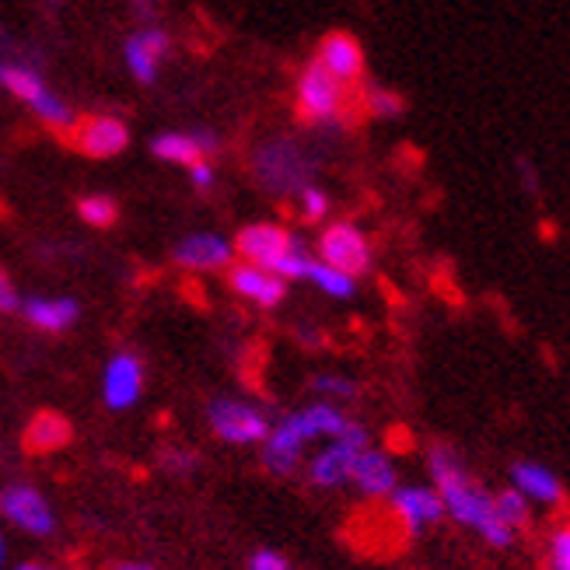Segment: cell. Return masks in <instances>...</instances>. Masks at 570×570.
I'll use <instances>...</instances> for the list:
<instances>
[{"instance_id":"obj_3","label":"cell","mask_w":570,"mask_h":570,"mask_svg":"<svg viewBox=\"0 0 570 570\" xmlns=\"http://www.w3.org/2000/svg\"><path fill=\"white\" fill-rule=\"evenodd\" d=\"M235 253L242 263L263 266L287 284L308 281V269L315 263V253L308 249V245L291 228L277 225V220H256V225H245L235 235Z\"/></svg>"},{"instance_id":"obj_11","label":"cell","mask_w":570,"mask_h":570,"mask_svg":"<svg viewBox=\"0 0 570 570\" xmlns=\"http://www.w3.org/2000/svg\"><path fill=\"white\" fill-rule=\"evenodd\" d=\"M171 263L186 269V274H228V269L238 263L235 238H225L217 232H193L176 242Z\"/></svg>"},{"instance_id":"obj_37","label":"cell","mask_w":570,"mask_h":570,"mask_svg":"<svg viewBox=\"0 0 570 570\" xmlns=\"http://www.w3.org/2000/svg\"><path fill=\"white\" fill-rule=\"evenodd\" d=\"M14 570H57V567H49V563H36V560H29V563H18Z\"/></svg>"},{"instance_id":"obj_9","label":"cell","mask_w":570,"mask_h":570,"mask_svg":"<svg viewBox=\"0 0 570 570\" xmlns=\"http://www.w3.org/2000/svg\"><path fill=\"white\" fill-rule=\"evenodd\" d=\"M0 518L32 539H46L57 532V511L32 483H8L0 490Z\"/></svg>"},{"instance_id":"obj_31","label":"cell","mask_w":570,"mask_h":570,"mask_svg":"<svg viewBox=\"0 0 570 570\" xmlns=\"http://www.w3.org/2000/svg\"><path fill=\"white\" fill-rule=\"evenodd\" d=\"M196 465H200V455H196L193 449H183V444L161 452V469H165V473H171V476H193Z\"/></svg>"},{"instance_id":"obj_5","label":"cell","mask_w":570,"mask_h":570,"mask_svg":"<svg viewBox=\"0 0 570 570\" xmlns=\"http://www.w3.org/2000/svg\"><path fill=\"white\" fill-rule=\"evenodd\" d=\"M253 171H256V183L266 193H274V196H297L305 186H312L315 161L305 155L302 144H294L287 137H277V140H266V144L256 147Z\"/></svg>"},{"instance_id":"obj_22","label":"cell","mask_w":570,"mask_h":570,"mask_svg":"<svg viewBox=\"0 0 570 570\" xmlns=\"http://www.w3.org/2000/svg\"><path fill=\"white\" fill-rule=\"evenodd\" d=\"M0 85H4L18 102L24 106H32L36 98L46 91V81H42V73H39V63L36 60H11V63H0Z\"/></svg>"},{"instance_id":"obj_34","label":"cell","mask_w":570,"mask_h":570,"mask_svg":"<svg viewBox=\"0 0 570 570\" xmlns=\"http://www.w3.org/2000/svg\"><path fill=\"white\" fill-rule=\"evenodd\" d=\"M189 183H193L196 189H200V193L214 189V183H217V171H214V165H210V161L193 165V168H189Z\"/></svg>"},{"instance_id":"obj_35","label":"cell","mask_w":570,"mask_h":570,"mask_svg":"<svg viewBox=\"0 0 570 570\" xmlns=\"http://www.w3.org/2000/svg\"><path fill=\"white\" fill-rule=\"evenodd\" d=\"M518 176H522V186H525L529 196H539V176H535V168H532V161L525 155L518 158Z\"/></svg>"},{"instance_id":"obj_27","label":"cell","mask_w":570,"mask_h":570,"mask_svg":"<svg viewBox=\"0 0 570 570\" xmlns=\"http://www.w3.org/2000/svg\"><path fill=\"white\" fill-rule=\"evenodd\" d=\"M364 109L379 119H395L406 112V98L385 85H367L364 88Z\"/></svg>"},{"instance_id":"obj_26","label":"cell","mask_w":570,"mask_h":570,"mask_svg":"<svg viewBox=\"0 0 570 570\" xmlns=\"http://www.w3.org/2000/svg\"><path fill=\"white\" fill-rule=\"evenodd\" d=\"M493 501H498V514L504 518V525H508L511 532H522V529L532 522V504H529L514 487L498 490V493H493Z\"/></svg>"},{"instance_id":"obj_24","label":"cell","mask_w":570,"mask_h":570,"mask_svg":"<svg viewBox=\"0 0 570 570\" xmlns=\"http://www.w3.org/2000/svg\"><path fill=\"white\" fill-rule=\"evenodd\" d=\"M308 389H312L315 400H322V403H336V406L354 403L357 395H361V385H357L351 375H340V371H318V375H312Z\"/></svg>"},{"instance_id":"obj_19","label":"cell","mask_w":570,"mask_h":570,"mask_svg":"<svg viewBox=\"0 0 570 570\" xmlns=\"http://www.w3.org/2000/svg\"><path fill=\"white\" fill-rule=\"evenodd\" d=\"M220 140L210 134V130H196V134H158L151 140V155L158 161H168V165H183V168H193L200 161H210V155H217Z\"/></svg>"},{"instance_id":"obj_13","label":"cell","mask_w":570,"mask_h":570,"mask_svg":"<svg viewBox=\"0 0 570 570\" xmlns=\"http://www.w3.org/2000/svg\"><path fill=\"white\" fill-rule=\"evenodd\" d=\"M147 385V371L144 361L130 351H119L106 361L102 367V403L109 410H130L140 403Z\"/></svg>"},{"instance_id":"obj_17","label":"cell","mask_w":570,"mask_h":570,"mask_svg":"<svg viewBox=\"0 0 570 570\" xmlns=\"http://www.w3.org/2000/svg\"><path fill=\"white\" fill-rule=\"evenodd\" d=\"M315 60L326 67L343 88L364 81V46L351 32H330V36H322V42L315 49Z\"/></svg>"},{"instance_id":"obj_12","label":"cell","mask_w":570,"mask_h":570,"mask_svg":"<svg viewBox=\"0 0 570 570\" xmlns=\"http://www.w3.org/2000/svg\"><path fill=\"white\" fill-rule=\"evenodd\" d=\"M228 291L238 297V302L253 305V308H263V312H274L287 302V291L291 284L281 281L277 274H269L263 266H253V263H235L228 269Z\"/></svg>"},{"instance_id":"obj_39","label":"cell","mask_w":570,"mask_h":570,"mask_svg":"<svg viewBox=\"0 0 570 570\" xmlns=\"http://www.w3.org/2000/svg\"><path fill=\"white\" fill-rule=\"evenodd\" d=\"M137 4H147V0H137Z\"/></svg>"},{"instance_id":"obj_2","label":"cell","mask_w":570,"mask_h":570,"mask_svg":"<svg viewBox=\"0 0 570 570\" xmlns=\"http://www.w3.org/2000/svg\"><path fill=\"white\" fill-rule=\"evenodd\" d=\"M361 424L336 403H322L312 400L302 410H291L281 420H274V431H269L266 444L259 449V462L269 476L287 480L294 473H302L308 462V449L312 444H326L336 438L354 434Z\"/></svg>"},{"instance_id":"obj_32","label":"cell","mask_w":570,"mask_h":570,"mask_svg":"<svg viewBox=\"0 0 570 570\" xmlns=\"http://www.w3.org/2000/svg\"><path fill=\"white\" fill-rule=\"evenodd\" d=\"M21 291L14 287V281L8 277V274H0V315H14V312H21Z\"/></svg>"},{"instance_id":"obj_18","label":"cell","mask_w":570,"mask_h":570,"mask_svg":"<svg viewBox=\"0 0 570 570\" xmlns=\"http://www.w3.org/2000/svg\"><path fill=\"white\" fill-rule=\"evenodd\" d=\"M351 487L367 501H389L392 493L400 490V469H395V462L382 449L367 444L357 459V465H354Z\"/></svg>"},{"instance_id":"obj_15","label":"cell","mask_w":570,"mask_h":570,"mask_svg":"<svg viewBox=\"0 0 570 570\" xmlns=\"http://www.w3.org/2000/svg\"><path fill=\"white\" fill-rule=\"evenodd\" d=\"M70 140L88 158H116L127 151L130 130H127V122L116 116H85V119H78Z\"/></svg>"},{"instance_id":"obj_8","label":"cell","mask_w":570,"mask_h":570,"mask_svg":"<svg viewBox=\"0 0 570 570\" xmlns=\"http://www.w3.org/2000/svg\"><path fill=\"white\" fill-rule=\"evenodd\" d=\"M367 444H371V438H367L364 424L354 434L318 444V452L308 455V462H305V480L315 490H343V487H351L354 465H357V459H361V452L367 449Z\"/></svg>"},{"instance_id":"obj_10","label":"cell","mask_w":570,"mask_h":570,"mask_svg":"<svg viewBox=\"0 0 570 570\" xmlns=\"http://www.w3.org/2000/svg\"><path fill=\"white\" fill-rule=\"evenodd\" d=\"M389 511L406 535H424L449 518L441 493L431 483H400V490L389 498Z\"/></svg>"},{"instance_id":"obj_21","label":"cell","mask_w":570,"mask_h":570,"mask_svg":"<svg viewBox=\"0 0 570 570\" xmlns=\"http://www.w3.org/2000/svg\"><path fill=\"white\" fill-rule=\"evenodd\" d=\"M70 441V424L60 413H39L32 416V424L24 428V449L36 455H53Z\"/></svg>"},{"instance_id":"obj_23","label":"cell","mask_w":570,"mask_h":570,"mask_svg":"<svg viewBox=\"0 0 570 570\" xmlns=\"http://www.w3.org/2000/svg\"><path fill=\"white\" fill-rule=\"evenodd\" d=\"M305 284H312L322 297H333V302H354L361 281L351 277V274H343V269H336L330 263L315 259L312 269H308V281Z\"/></svg>"},{"instance_id":"obj_7","label":"cell","mask_w":570,"mask_h":570,"mask_svg":"<svg viewBox=\"0 0 570 570\" xmlns=\"http://www.w3.org/2000/svg\"><path fill=\"white\" fill-rule=\"evenodd\" d=\"M315 259L361 281L375 266V245H371L367 232L354 225V220H330V225H322L315 238Z\"/></svg>"},{"instance_id":"obj_38","label":"cell","mask_w":570,"mask_h":570,"mask_svg":"<svg viewBox=\"0 0 570 570\" xmlns=\"http://www.w3.org/2000/svg\"><path fill=\"white\" fill-rule=\"evenodd\" d=\"M4 560H8V547H4V539H0V567H4Z\"/></svg>"},{"instance_id":"obj_16","label":"cell","mask_w":570,"mask_h":570,"mask_svg":"<svg viewBox=\"0 0 570 570\" xmlns=\"http://www.w3.org/2000/svg\"><path fill=\"white\" fill-rule=\"evenodd\" d=\"M21 318L39 333L60 336L81 322V305L67 294H32L21 302Z\"/></svg>"},{"instance_id":"obj_1","label":"cell","mask_w":570,"mask_h":570,"mask_svg":"<svg viewBox=\"0 0 570 570\" xmlns=\"http://www.w3.org/2000/svg\"><path fill=\"white\" fill-rule=\"evenodd\" d=\"M428 476H431V487L441 493L444 511H449V518L455 525L480 535L493 550L511 547L518 532H511L504 525L493 493L473 473H469L455 449H449V444H431L428 449Z\"/></svg>"},{"instance_id":"obj_33","label":"cell","mask_w":570,"mask_h":570,"mask_svg":"<svg viewBox=\"0 0 570 570\" xmlns=\"http://www.w3.org/2000/svg\"><path fill=\"white\" fill-rule=\"evenodd\" d=\"M249 570H291V560L277 550H256L249 557Z\"/></svg>"},{"instance_id":"obj_14","label":"cell","mask_w":570,"mask_h":570,"mask_svg":"<svg viewBox=\"0 0 570 570\" xmlns=\"http://www.w3.org/2000/svg\"><path fill=\"white\" fill-rule=\"evenodd\" d=\"M511 487L522 493V498L532 504V508H563L567 504V487L563 480L553 473L547 462H535V459H518L511 465Z\"/></svg>"},{"instance_id":"obj_29","label":"cell","mask_w":570,"mask_h":570,"mask_svg":"<svg viewBox=\"0 0 570 570\" xmlns=\"http://www.w3.org/2000/svg\"><path fill=\"white\" fill-rule=\"evenodd\" d=\"M297 214H302V220H308V225H322V220L330 217V196H326V189H318L315 183L305 186L302 193H297Z\"/></svg>"},{"instance_id":"obj_20","label":"cell","mask_w":570,"mask_h":570,"mask_svg":"<svg viewBox=\"0 0 570 570\" xmlns=\"http://www.w3.org/2000/svg\"><path fill=\"white\" fill-rule=\"evenodd\" d=\"M168 46H171V39L161 29H144V32L127 39V46H122V57H127V67H130V73L140 85H155L158 81V63L168 57Z\"/></svg>"},{"instance_id":"obj_4","label":"cell","mask_w":570,"mask_h":570,"mask_svg":"<svg viewBox=\"0 0 570 570\" xmlns=\"http://www.w3.org/2000/svg\"><path fill=\"white\" fill-rule=\"evenodd\" d=\"M207 428L232 449H263L269 431H274V416L242 395H214L207 403Z\"/></svg>"},{"instance_id":"obj_25","label":"cell","mask_w":570,"mask_h":570,"mask_svg":"<svg viewBox=\"0 0 570 570\" xmlns=\"http://www.w3.org/2000/svg\"><path fill=\"white\" fill-rule=\"evenodd\" d=\"M29 109L36 112V119L42 122V127L57 130V134H73V127H78V116H73V109L63 102L57 91H49V88L36 98Z\"/></svg>"},{"instance_id":"obj_28","label":"cell","mask_w":570,"mask_h":570,"mask_svg":"<svg viewBox=\"0 0 570 570\" xmlns=\"http://www.w3.org/2000/svg\"><path fill=\"white\" fill-rule=\"evenodd\" d=\"M78 214H81L85 225H91V228H112L116 217H119V207H116L112 196L91 193V196H85V200L78 204Z\"/></svg>"},{"instance_id":"obj_6","label":"cell","mask_w":570,"mask_h":570,"mask_svg":"<svg viewBox=\"0 0 570 570\" xmlns=\"http://www.w3.org/2000/svg\"><path fill=\"white\" fill-rule=\"evenodd\" d=\"M294 109L305 122H312V127H336L346 112V88L318 60H312L297 73Z\"/></svg>"},{"instance_id":"obj_36","label":"cell","mask_w":570,"mask_h":570,"mask_svg":"<svg viewBox=\"0 0 570 570\" xmlns=\"http://www.w3.org/2000/svg\"><path fill=\"white\" fill-rule=\"evenodd\" d=\"M112 570H155L151 563H144V560H122V563H116Z\"/></svg>"},{"instance_id":"obj_30","label":"cell","mask_w":570,"mask_h":570,"mask_svg":"<svg viewBox=\"0 0 570 570\" xmlns=\"http://www.w3.org/2000/svg\"><path fill=\"white\" fill-rule=\"evenodd\" d=\"M547 567L550 570H570V525H557L547 535Z\"/></svg>"}]
</instances>
